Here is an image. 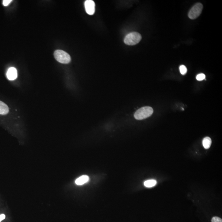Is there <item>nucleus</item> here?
<instances>
[{"label":"nucleus","instance_id":"f257e3e1","mask_svg":"<svg viewBox=\"0 0 222 222\" xmlns=\"http://www.w3.org/2000/svg\"><path fill=\"white\" fill-rule=\"evenodd\" d=\"M153 108L150 107H144L137 110L134 114V117L137 120H142L150 117L153 114Z\"/></svg>","mask_w":222,"mask_h":222},{"label":"nucleus","instance_id":"f03ea898","mask_svg":"<svg viewBox=\"0 0 222 222\" xmlns=\"http://www.w3.org/2000/svg\"><path fill=\"white\" fill-rule=\"evenodd\" d=\"M141 39V35L138 33L134 32L130 33L126 36L124 42L126 45L132 46L138 43Z\"/></svg>","mask_w":222,"mask_h":222},{"label":"nucleus","instance_id":"7ed1b4c3","mask_svg":"<svg viewBox=\"0 0 222 222\" xmlns=\"http://www.w3.org/2000/svg\"><path fill=\"white\" fill-rule=\"evenodd\" d=\"M55 59L63 64H68L71 61V57L66 52L61 50L55 51L54 53Z\"/></svg>","mask_w":222,"mask_h":222},{"label":"nucleus","instance_id":"20e7f679","mask_svg":"<svg viewBox=\"0 0 222 222\" xmlns=\"http://www.w3.org/2000/svg\"><path fill=\"white\" fill-rule=\"evenodd\" d=\"M203 8V6L202 3H196L192 7L189 12V17L191 19L197 18L201 14Z\"/></svg>","mask_w":222,"mask_h":222},{"label":"nucleus","instance_id":"39448f33","mask_svg":"<svg viewBox=\"0 0 222 222\" xmlns=\"http://www.w3.org/2000/svg\"><path fill=\"white\" fill-rule=\"evenodd\" d=\"M86 11L88 15H93L95 12V3L92 0H87L84 3Z\"/></svg>","mask_w":222,"mask_h":222},{"label":"nucleus","instance_id":"423d86ee","mask_svg":"<svg viewBox=\"0 0 222 222\" xmlns=\"http://www.w3.org/2000/svg\"><path fill=\"white\" fill-rule=\"evenodd\" d=\"M7 76L10 80H14L16 79L17 77V70L16 68L14 67L10 68L7 73Z\"/></svg>","mask_w":222,"mask_h":222},{"label":"nucleus","instance_id":"0eeeda50","mask_svg":"<svg viewBox=\"0 0 222 222\" xmlns=\"http://www.w3.org/2000/svg\"><path fill=\"white\" fill-rule=\"evenodd\" d=\"M89 177L87 175H83L77 179L75 181V184L78 185H81L89 182Z\"/></svg>","mask_w":222,"mask_h":222},{"label":"nucleus","instance_id":"6e6552de","mask_svg":"<svg viewBox=\"0 0 222 222\" xmlns=\"http://www.w3.org/2000/svg\"><path fill=\"white\" fill-rule=\"evenodd\" d=\"M8 112L9 108L7 105L3 102L0 101V114H6Z\"/></svg>","mask_w":222,"mask_h":222},{"label":"nucleus","instance_id":"1a4fd4ad","mask_svg":"<svg viewBox=\"0 0 222 222\" xmlns=\"http://www.w3.org/2000/svg\"><path fill=\"white\" fill-rule=\"evenodd\" d=\"M203 144L205 149H209L212 144V140L209 137H206L203 139Z\"/></svg>","mask_w":222,"mask_h":222},{"label":"nucleus","instance_id":"9d476101","mask_svg":"<svg viewBox=\"0 0 222 222\" xmlns=\"http://www.w3.org/2000/svg\"><path fill=\"white\" fill-rule=\"evenodd\" d=\"M157 184V181L154 179L149 180L144 182V186L147 188H151L155 186Z\"/></svg>","mask_w":222,"mask_h":222},{"label":"nucleus","instance_id":"9b49d317","mask_svg":"<svg viewBox=\"0 0 222 222\" xmlns=\"http://www.w3.org/2000/svg\"><path fill=\"white\" fill-rule=\"evenodd\" d=\"M179 70L181 73L183 75H185L186 73L187 72L186 67L184 65H182V66H180Z\"/></svg>","mask_w":222,"mask_h":222},{"label":"nucleus","instance_id":"f8f14e48","mask_svg":"<svg viewBox=\"0 0 222 222\" xmlns=\"http://www.w3.org/2000/svg\"><path fill=\"white\" fill-rule=\"evenodd\" d=\"M205 79V75L204 74L201 73L199 74L196 77V79L197 80L200 81Z\"/></svg>","mask_w":222,"mask_h":222},{"label":"nucleus","instance_id":"ddd939ff","mask_svg":"<svg viewBox=\"0 0 222 222\" xmlns=\"http://www.w3.org/2000/svg\"><path fill=\"white\" fill-rule=\"evenodd\" d=\"M212 222H222V220L220 218L215 216L212 218Z\"/></svg>","mask_w":222,"mask_h":222},{"label":"nucleus","instance_id":"4468645a","mask_svg":"<svg viewBox=\"0 0 222 222\" xmlns=\"http://www.w3.org/2000/svg\"><path fill=\"white\" fill-rule=\"evenodd\" d=\"M11 0H4L3 1V5L4 6H7L12 1Z\"/></svg>","mask_w":222,"mask_h":222},{"label":"nucleus","instance_id":"2eb2a0df","mask_svg":"<svg viewBox=\"0 0 222 222\" xmlns=\"http://www.w3.org/2000/svg\"><path fill=\"white\" fill-rule=\"evenodd\" d=\"M5 216L4 214H2L0 215V220H1V221H2L3 220L5 219Z\"/></svg>","mask_w":222,"mask_h":222},{"label":"nucleus","instance_id":"dca6fc26","mask_svg":"<svg viewBox=\"0 0 222 222\" xmlns=\"http://www.w3.org/2000/svg\"><path fill=\"white\" fill-rule=\"evenodd\" d=\"M1 220H0V222H1Z\"/></svg>","mask_w":222,"mask_h":222}]
</instances>
